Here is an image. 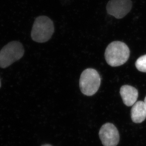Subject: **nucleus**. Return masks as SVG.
Returning <instances> with one entry per match:
<instances>
[{
  "label": "nucleus",
  "mask_w": 146,
  "mask_h": 146,
  "mask_svg": "<svg viewBox=\"0 0 146 146\" xmlns=\"http://www.w3.org/2000/svg\"><path fill=\"white\" fill-rule=\"evenodd\" d=\"M130 50L123 42H112L105 51V59L108 65L115 67L125 63L130 57Z\"/></svg>",
  "instance_id": "obj_1"
},
{
  "label": "nucleus",
  "mask_w": 146,
  "mask_h": 146,
  "mask_svg": "<svg viewBox=\"0 0 146 146\" xmlns=\"http://www.w3.org/2000/svg\"><path fill=\"white\" fill-rule=\"evenodd\" d=\"M54 32L52 21L48 17L41 16L37 17L33 24L31 38L35 42L44 43L51 39Z\"/></svg>",
  "instance_id": "obj_2"
},
{
  "label": "nucleus",
  "mask_w": 146,
  "mask_h": 146,
  "mask_svg": "<svg viewBox=\"0 0 146 146\" xmlns=\"http://www.w3.org/2000/svg\"><path fill=\"white\" fill-rule=\"evenodd\" d=\"M24 54L21 43L17 41L10 42L0 52V68H5L21 59Z\"/></svg>",
  "instance_id": "obj_3"
},
{
  "label": "nucleus",
  "mask_w": 146,
  "mask_h": 146,
  "mask_svg": "<svg viewBox=\"0 0 146 146\" xmlns=\"http://www.w3.org/2000/svg\"><path fill=\"white\" fill-rule=\"evenodd\" d=\"M100 84V76L95 69L88 68L83 71L80 79V87L82 94L87 96L94 95Z\"/></svg>",
  "instance_id": "obj_4"
},
{
  "label": "nucleus",
  "mask_w": 146,
  "mask_h": 146,
  "mask_svg": "<svg viewBox=\"0 0 146 146\" xmlns=\"http://www.w3.org/2000/svg\"><path fill=\"white\" fill-rule=\"evenodd\" d=\"M99 136L104 146H116L120 141V135L115 126L111 123L102 126Z\"/></svg>",
  "instance_id": "obj_5"
},
{
  "label": "nucleus",
  "mask_w": 146,
  "mask_h": 146,
  "mask_svg": "<svg viewBox=\"0 0 146 146\" xmlns=\"http://www.w3.org/2000/svg\"><path fill=\"white\" fill-rule=\"evenodd\" d=\"M131 0H110L106 5L108 13L117 19H121L132 8Z\"/></svg>",
  "instance_id": "obj_6"
},
{
  "label": "nucleus",
  "mask_w": 146,
  "mask_h": 146,
  "mask_svg": "<svg viewBox=\"0 0 146 146\" xmlns=\"http://www.w3.org/2000/svg\"><path fill=\"white\" fill-rule=\"evenodd\" d=\"M120 94L124 104L131 106L136 102L138 99V91L132 86L124 85L120 89Z\"/></svg>",
  "instance_id": "obj_7"
},
{
  "label": "nucleus",
  "mask_w": 146,
  "mask_h": 146,
  "mask_svg": "<svg viewBox=\"0 0 146 146\" xmlns=\"http://www.w3.org/2000/svg\"><path fill=\"white\" fill-rule=\"evenodd\" d=\"M131 118L133 122L139 123L146 118V108L144 102L138 101L132 105L131 109Z\"/></svg>",
  "instance_id": "obj_8"
},
{
  "label": "nucleus",
  "mask_w": 146,
  "mask_h": 146,
  "mask_svg": "<svg viewBox=\"0 0 146 146\" xmlns=\"http://www.w3.org/2000/svg\"><path fill=\"white\" fill-rule=\"evenodd\" d=\"M135 66L138 70L146 73V55L139 57L137 60Z\"/></svg>",
  "instance_id": "obj_9"
},
{
  "label": "nucleus",
  "mask_w": 146,
  "mask_h": 146,
  "mask_svg": "<svg viewBox=\"0 0 146 146\" xmlns=\"http://www.w3.org/2000/svg\"><path fill=\"white\" fill-rule=\"evenodd\" d=\"M41 146H52V145H49V144H44V145H42Z\"/></svg>",
  "instance_id": "obj_10"
},
{
  "label": "nucleus",
  "mask_w": 146,
  "mask_h": 146,
  "mask_svg": "<svg viewBox=\"0 0 146 146\" xmlns=\"http://www.w3.org/2000/svg\"><path fill=\"white\" fill-rule=\"evenodd\" d=\"M144 104H145V106H146V97H145V100H144Z\"/></svg>",
  "instance_id": "obj_11"
},
{
  "label": "nucleus",
  "mask_w": 146,
  "mask_h": 146,
  "mask_svg": "<svg viewBox=\"0 0 146 146\" xmlns=\"http://www.w3.org/2000/svg\"><path fill=\"white\" fill-rule=\"evenodd\" d=\"M1 81H0V87H1Z\"/></svg>",
  "instance_id": "obj_12"
}]
</instances>
